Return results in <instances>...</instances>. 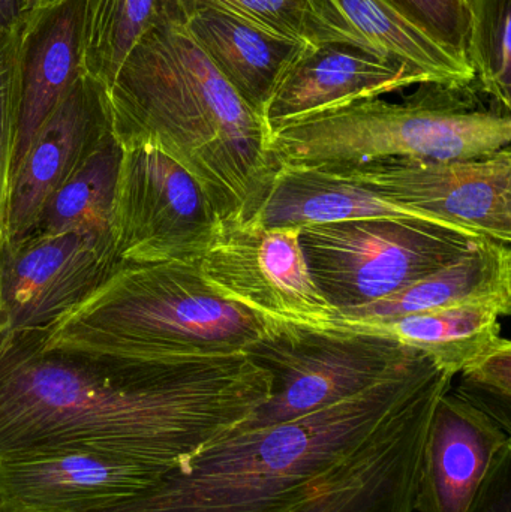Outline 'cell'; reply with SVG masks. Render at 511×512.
Here are the masks:
<instances>
[{
    "label": "cell",
    "mask_w": 511,
    "mask_h": 512,
    "mask_svg": "<svg viewBox=\"0 0 511 512\" xmlns=\"http://www.w3.org/2000/svg\"><path fill=\"white\" fill-rule=\"evenodd\" d=\"M272 376L245 351L137 364L0 336V462L81 450L170 472L248 420Z\"/></svg>",
    "instance_id": "cell-1"
},
{
    "label": "cell",
    "mask_w": 511,
    "mask_h": 512,
    "mask_svg": "<svg viewBox=\"0 0 511 512\" xmlns=\"http://www.w3.org/2000/svg\"><path fill=\"white\" fill-rule=\"evenodd\" d=\"M104 98L120 147L152 146L171 156L200 183L219 227L257 218L281 168L270 149L269 129L185 24L146 33Z\"/></svg>",
    "instance_id": "cell-2"
},
{
    "label": "cell",
    "mask_w": 511,
    "mask_h": 512,
    "mask_svg": "<svg viewBox=\"0 0 511 512\" xmlns=\"http://www.w3.org/2000/svg\"><path fill=\"white\" fill-rule=\"evenodd\" d=\"M440 370L420 357L335 405L234 430L162 475L143 495L102 512H282L365 444Z\"/></svg>",
    "instance_id": "cell-3"
},
{
    "label": "cell",
    "mask_w": 511,
    "mask_h": 512,
    "mask_svg": "<svg viewBox=\"0 0 511 512\" xmlns=\"http://www.w3.org/2000/svg\"><path fill=\"white\" fill-rule=\"evenodd\" d=\"M269 328L222 297L197 261L126 264L41 331L44 351L137 364H177L246 351Z\"/></svg>",
    "instance_id": "cell-4"
},
{
    "label": "cell",
    "mask_w": 511,
    "mask_h": 512,
    "mask_svg": "<svg viewBox=\"0 0 511 512\" xmlns=\"http://www.w3.org/2000/svg\"><path fill=\"white\" fill-rule=\"evenodd\" d=\"M511 111L467 86L423 83L401 101L365 99L285 123L270 149L288 167H347L381 159L455 161L509 149Z\"/></svg>",
    "instance_id": "cell-5"
},
{
    "label": "cell",
    "mask_w": 511,
    "mask_h": 512,
    "mask_svg": "<svg viewBox=\"0 0 511 512\" xmlns=\"http://www.w3.org/2000/svg\"><path fill=\"white\" fill-rule=\"evenodd\" d=\"M245 352L272 376V391L236 430L284 423L335 405L423 357L387 337L287 322H269Z\"/></svg>",
    "instance_id": "cell-6"
},
{
    "label": "cell",
    "mask_w": 511,
    "mask_h": 512,
    "mask_svg": "<svg viewBox=\"0 0 511 512\" xmlns=\"http://www.w3.org/2000/svg\"><path fill=\"white\" fill-rule=\"evenodd\" d=\"M480 240L485 239L411 219H354L300 227V246L312 279L338 312L407 288Z\"/></svg>",
    "instance_id": "cell-7"
},
{
    "label": "cell",
    "mask_w": 511,
    "mask_h": 512,
    "mask_svg": "<svg viewBox=\"0 0 511 512\" xmlns=\"http://www.w3.org/2000/svg\"><path fill=\"white\" fill-rule=\"evenodd\" d=\"M219 225L200 183L171 156L152 146L123 149L111 228L120 261H198Z\"/></svg>",
    "instance_id": "cell-8"
},
{
    "label": "cell",
    "mask_w": 511,
    "mask_h": 512,
    "mask_svg": "<svg viewBox=\"0 0 511 512\" xmlns=\"http://www.w3.org/2000/svg\"><path fill=\"white\" fill-rule=\"evenodd\" d=\"M318 171L362 186L399 206L511 243L510 147L455 161L381 159Z\"/></svg>",
    "instance_id": "cell-9"
},
{
    "label": "cell",
    "mask_w": 511,
    "mask_h": 512,
    "mask_svg": "<svg viewBox=\"0 0 511 512\" xmlns=\"http://www.w3.org/2000/svg\"><path fill=\"white\" fill-rule=\"evenodd\" d=\"M207 282L267 322L326 327L338 310L318 291L300 246V227H219L198 259Z\"/></svg>",
    "instance_id": "cell-10"
},
{
    "label": "cell",
    "mask_w": 511,
    "mask_h": 512,
    "mask_svg": "<svg viewBox=\"0 0 511 512\" xmlns=\"http://www.w3.org/2000/svg\"><path fill=\"white\" fill-rule=\"evenodd\" d=\"M453 379L438 370L365 444L282 512H414L429 421Z\"/></svg>",
    "instance_id": "cell-11"
},
{
    "label": "cell",
    "mask_w": 511,
    "mask_h": 512,
    "mask_svg": "<svg viewBox=\"0 0 511 512\" xmlns=\"http://www.w3.org/2000/svg\"><path fill=\"white\" fill-rule=\"evenodd\" d=\"M122 264L113 240L87 234L29 233L0 240L3 333L41 331Z\"/></svg>",
    "instance_id": "cell-12"
},
{
    "label": "cell",
    "mask_w": 511,
    "mask_h": 512,
    "mask_svg": "<svg viewBox=\"0 0 511 512\" xmlns=\"http://www.w3.org/2000/svg\"><path fill=\"white\" fill-rule=\"evenodd\" d=\"M161 469L81 450L0 462V512H102L155 486Z\"/></svg>",
    "instance_id": "cell-13"
},
{
    "label": "cell",
    "mask_w": 511,
    "mask_h": 512,
    "mask_svg": "<svg viewBox=\"0 0 511 512\" xmlns=\"http://www.w3.org/2000/svg\"><path fill=\"white\" fill-rule=\"evenodd\" d=\"M511 433L453 384L440 397L423 442L414 512H468Z\"/></svg>",
    "instance_id": "cell-14"
},
{
    "label": "cell",
    "mask_w": 511,
    "mask_h": 512,
    "mask_svg": "<svg viewBox=\"0 0 511 512\" xmlns=\"http://www.w3.org/2000/svg\"><path fill=\"white\" fill-rule=\"evenodd\" d=\"M84 0H41L15 26L18 132L14 171L81 71Z\"/></svg>",
    "instance_id": "cell-15"
},
{
    "label": "cell",
    "mask_w": 511,
    "mask_h": 512,
    "mask_svg": "<svg viewBox=\"0 0 511 512\" xmlns=\"http://www.w3.org/2000/svg\"><path fill=\"white\" fill-rule=\"evenodd\" d=\"M431 83L402 63L341 44H308L264 107L269 132L285 123Z\"/></svg>",
    "instance_id": "cell-16"
},
{
    "label": "cell",
    "mask_w": 511,
    "mask_h": 512,
    "mask_svg": "<svg viewBox=\"0 0 511 512\" xmlns=\"http://www.w3.org/2000/svg\"><path fill=\"white\" fill-rule=\"evenodd\" d=\"M309 44H341L407 65L431 83L467 86L470 62L386 0H305Z\"/></svg>",
    "instance_id": "cell-17"
},
{
    "label": "cell",
    "mask_w": 511,
    "mask_h": 512,
    "mask_svg": "<svg viewBox=\"0 0 511 512\" xmlns=\"http://www.w3.org/2000/svg\"><path fill=\"white\" fill-rule=\"evenodd\" d=\"M108 129L104 87L81 74L15 168L2 240L18 239L35 227L51 195Z\"/></svg>",
    "instance_id": "cell-18"
},
{
    "label": "cell",
    "mask_w": 511,
    "mask_h": 512,
    "mask_svg": "<svg viewBox=\"0 0 511 512\" xmlns=\"http://www.w3.org/2000/svg\"><path fill=\"white\" fill-rule=\"evenodd\" d=\"M468 303H491L511 312L510 245L485 239L407 288L374 303L336 313L338 321L372 322L401 318ZM333 319V321H335Z\"/></svg>",
    "instance_id": "cell-19"
},
{
    "label": "cell",
    "mask_w": 511,
    "mask_h": 512,
    "mask_svg": "<svg viewBox=\"0 0 511 512\" xmlns=\"http://www.w3.org/2000/svg\"><path fill=\"white\" fill-rule=\"evenodd\" d=\"M183 24L219 74L260 116L285 72L308 45L209 9L192 12Z\"/></svg>",
    "instance_id": "cell-20"
},
{
    "label": "cell",
    "mask_w": 511,
    "mask_h": 512,
    "mask_svg": "<svg viewBox=\"0 0 511 512\" xmlns=\"http://www.w3.org/2000/svg\"><path fill=\"white\" fill-rule=\"evenodd\" d=\"M501 316L504 313L494 304L468 303L386 321L335 319L326 327L396 340L426 355L435 366L456 378L506 342V337L501 336Z\"/></svg>",
    "instance_id": "cell-21"
},
{
    "label": "cell",
    "mask_w": 511,
    "mask_h": 512,
    "mask_svg": "<svg viewBox=\"0 0 511 512\" xmlns=\"http://www.w3.org/2000/svg\"><path fill=\"white\" fill-rule=\"evenodd\" d=\"M122 156V147L108 129L51 195L29 233H77L113 240L111 228Z\"/></svg>",
    "instance_id": "cell-22"
},
{
    "label": "cell",
    "mask_w": 511,
    "mask_h": 512,
    "mask_svg": "<svg viewBox=\"0 0 511 512\" xmlns=\"http://www.w3.org/2000/svg\"><path fill=\"white\" fill-rule=\"evenodd\" d=\"M183 21L177 0H84L81 71L108 89L146 33Z\"/></svg>",
    "instance_id": "cell-23"
},
{
    "label": "cell",
    "mask_w": 511,
    "mask_h": 512,
    "mask_svg": "<svg viewBox=\"0 0 511 512\" xmlns=\"http://www.w3.org/2000/svg\"><path fill=\"white\" fill-rule=\"evenodd\" d=\"M468 62L480 92L511 111V0H468Z\"/></svg>",
    "instance_id": "cell-24"
},
{
    "label": "cell",
    "mask_w": 511,
    "mask_h": 512,
    "mask_svg": "<svg viewBox=\"0 0 511 512\" xmlns=\"http://www.w3.org/2000/svg\"><path fill=\"white\" fill-rule=\"evenodd\" d=\"M177 5L183 20L192 12L209 9L231 15L270 35L308 42L305 0H177Z\"/></svg>",
    "instance_id": "cell-25"
},
{
    "label": "cell",
    "mask_w": 511,
    "mask_h": 512,
    "mask_svg": "<svg viewBox=\"0 0 511 512\" xmlns=\"http://www.w3.org/2000/svg\"><path fill=\"white\" fill-rule=\"evenodd\" d=\"M461 384L455 387L462 396L491 415L511 433V343L500 348L459 373Z\"/></svg>",
    "instance_id": "cell-26"
},
{
    "label": "cell",
    "mask_w": 511,
    "mask_h": 512,
    "mask_svg": "<svg viewBox=\"0 0 511 512\" xmlns=\"http://www.w3.org/2000/svg\"><path fill=\"white\" fill-rule=\"evenodd\" d=\"M18 132V92L15 81V27L0 35V240L8 221Z\"/></svg>",
    "instance_id": "cell-27"
},
{
    "label": "cell",
    "mask_w": 511,
    "mask_h": 512,
    "mask_svg": "<svg viewBox=\"0 0 511 512\" xmlns=\"http://www.w3.org/2000/svg\"><path fill=\"white\" fill-rule=\"evenodd\" d=\"M438 41L468 59V0H386Z\"/></svg>",
    "instance_id": "cell-28"
},
{
    "label": "cell",
    "mask_w": 511,
    "mask_h": 512,
    "mask_svg": "<svg viewBox=\"0 0 511 512\" xmlns=\"http://www.w3.org/2000/svg\"><path fill=\"white\" fill-rule=\"evenodd\" d=\"M468 512H511V451L489 472Z\"/></svg>",
    "instance_id": "cell-29"
},
{
    "label": "cell",
    "mask_w": 511,
    "mask_h": 512,
    "mask_svg": "<svg viewBox=\"0 0 511 512\" xmlns=\"http://www.w3.org/2000/svg\"><path fill=\"white\" fill-rule=\"evenodd\" d=\"M26 11V0H0V35L11 32Z\"/></svg>",
    "instance_id": "cell-30"
},
{
    "label": "cell",
    "mask_w": 511,
    "mask_h": 512,
    "mask_svg": "<svg viewBox=\"0 0 511 512\" xmlns=\"http://www.w3.org/2000/svg\"><path fill=\"white\" fill-rule=\"evenodd\" d=\"M38 2H41V0H26V9L30 8V6L36 5Z\"/></svg>",
    "instance_id": "cell-31"
},
{
    "label": "cell",
    "mask_w": 511,
    "mask_h": 512,
    "mask_svg": "<svg viewBox=\"0 0 511 512\" xmlns=\"http://www.w3.org/2000/svg\"><path fill=\"white\" fill-rule=\"evenodd\" d=\"M3 330H2V316H0V336H2Z\"/></svg>",
    "instance_id": "cell-32"
}]
</instances>
